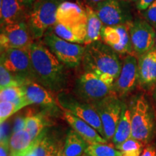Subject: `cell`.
I'll return each mask as SVG.
<instances>
[{
	"mask_svg": "<svg viewBox=\"0 0 156 156\" xmlns=\"http://www.w3.org/2000/svg\"><path fill=\"white\" fill-rule=\"evenodd\" d=\"M1 64L20 77L28 81L34 80L28 48L1 49Z\"/></svg>",
	"mask_w": 156,
	"mask_h": 156,
	"instance_id": "obj_7",
	"label": "cell"
},
{
	"mask_svg": "<svg viewBox=\"0 0 156 156\" xmlns=\"http://www.w3.org/2000/svg\"><path fill=\"white\" fill-rule=\"evenodd\" d=\"M32 35L27 23H11L2 26L0 35L1 49L28 48L34 43Z\"/></svg>",
	"mask_w": 156,
	"mask_h": 156,
	"instance_id": "obj_10",
	"label": "cell"
},
{
	"mask_svg": "<svg viewBox=\"0 0 156 156\" xmlns=\"http://www.w3.org/2000/svg\"><path fill=\"white\" fill-rule=\"evenodd\" d=\"M85 46L83 62L85 72L95 74L109 86H114L122 68L117 53L101 41Z\"/></svg>",
	"mask_w": 156,
	"mask_h": 156,
	"instance_id": "obj_2",
	"label": "cell"
},
{
	"mask_svg": "<svg viewBox=\"0 0 156 156\" xmlns=\"http://www.w3.org/2000/svg\"><path fill=\"white\" fill-rule=\"evenodd\" d=\"M130 23L116 25H103L101 41L117 54L135 55L129 34ZM136 56V55H135Z\"/></svg>",
	"mask_w": 156,
	"mask_h": 156,
	"instance_id": "obj_8",
	"label": "cell"
},
{
	"mask_svg": "<svg viewBox=\"0 0 156 156\" xmlns=\"http://www.w3.org/2000/svg\"><path fill=\"white\" fill-rule=\"evenodd\" d=\"M129 34L135 55L141 56L155 46V29L145 20L130 23Z\"/></svg>",
	"mask_w": 156,
	"mask_h": 156,
	"instance_id": "obj_11",
	"label": "cell"
},
{
	"mask_svg": "<svg viewBox=\"0 0 156 156\" xmlns=\"http://www.w3.org/2000/svg\"><path fill=\"white\" fill-rule=\"evenodd\" d=\"M86 141L74 129L68 132L64 152L67 156H80L87 148Z\"/></svg>",
	"mask_w": 156,
	"mask_h": 156,
	"instance_id": "obj_24",
	"label": "cell"
},
{
	"mask_svg": "<svg viewBox=\"0 0 156 156\" xmlns=\"http://www.w3.org/2000/svg\"><path fill=\"white\" fill-rule=\"evenodd\" d=\"M10 126L8 122H5L1 124V134H0V138H1V144L4 145L9 146V140L10 136Z\"/></svg>",
	"mask_w": 156,
	"mask_h": 156,
	"instance_id": "obj_33",
	"label": "cell"
},
{
	"mask_svg": "<svg viewBox=\"0 0 156 156\" xmlns=\"http://www.w3.org/2000/svg\"><path fill=\"white\" fill-rule=\"evenodd\" d=\"M23 87L25 97L30 104H37L45 107H51L56 105V101L51 93L39 83L30 81Z\"/></svg>",
	"mask_w": 156,
	"mask_h": 156,
	"instance_id": "obj_18",
	"label": "cell"
},
{
	"mask_svg": "<svg viewBox=\"0 0 156 156\" xmlns=\"http://www.w3.org/2000/svg\"><path fill=\"white\" fill-rule=\"evenodd\" d=\"M80 156H90L89 155H87V153H84V154H82V155H80Z\"/></svg>",
	"mask_w": 156,
	"mask_h": 156,
	"instance_id": "obj_44",
	"label": "cell"
},
{
	"mask_svg": "<svg viewBox=\"0 0 156 156\" xmlns=\"http://www.w3.org/2000/svg\"><path fill=\"white\" fill-rule=\"evenodd\" d=\"M155 46L156 47V29H155Z\"/></svg>",
	"mask_w": 156,
	"mask_h": 156,
	"instance_id": "obj_45",
	"label": "cell"
},
{
	"mask_svg": "<svg viewBox=\"0 0 156 156\" xmlns=\"http://www.w3.org/2000/svg\"><path fill=\"white\" fill-rule=\"evenodd\" d=\"M1 101H9L17 104L22 109L30 105V103L25 97V91L23 87H9L1 90L0 92Z\"/></svg>",
	"mask_w": 156,
	"mask_h": 156,
	"instance_id": "obj_25",
	"label": "cell"
},
{
	"mask_svg": "<svg viewBox=\"0 0 156 156\" xmlns=\"http://www.w3.org/2000/svg\"><path fill=\"white\" fill-rule=\"evenodd\" d=\"M138 82V61L135 55H126L121 73L114 84V93L123 97L131 92Z\"/></svg>",
	"mask_w": 156,
	"mask_h": 156,
	"instance_id": "obj_13",
	"label": "cell"
},
{
	"mask_svg": "<svg viewBox=\"0 0 156 156\" xmlns=\"http://www.w3.org/2000/svg\"><path fill=\"white\" fill-rule=\"evenodd\" d=\"M62 0H38L28 17V28L34 39L44 36L50 27L56 23V12Z\"/></svg>",
	"mask_w": 156,
	"mask_h": 156,
	"instance_id": "obj_3",
	"label": "cell"
},
{
	"mask_svg": "<svg viewBox=\"0 0 156 156\" xmlns=\"http://www.w3.org/2000/svg\"><path fill=\"white\" fill-rule=\"evenodd\" d=\"M33 148L38 156H56L60 149L53 140L44 135V134L34 140Z\"/></svg>",
	"mask_w": 156,
	"mask_h": 156,
	"instance_id": "obj_26",
	"label": "cell"
},
{
	"mask_svg": "<svg viewBox=\"0 0 156 156\" xmlns=\"http://www.w3.org/2000/svg\"><path fill=\"white\" fill-rule=\"evenodd\" d=\"M59 103L64 110L85 121L91 126H93L103 138H105L102 122L98 114L92 105L89 103H80L67 96L60 97Z\"/></svg>",
	"mask_w": 156,
	"mask_h": 156,
	"instance_id": "obj_12",
	"label": "cell"
},
{
	"mask_svg": "<svg viewBox=\"0 0 156 156\" xmlns=\"http://www.w3.org/2000/svg\"><path fill=\"white\" fill-rule=\"evenodd\" d=\"M143 15L145 20L156 29V0L143 11Z\"/></svg>",
	"mask_w": 156,
	"mask_h": 156,
	"instance_id": "obj_32",
	"label": "cell"
},
{
	"mask_svg": "<svg viewBox=\"0 0 156 156\" xmlns=\"http://www.w3.org/2000/svg\"><path fill=\"white\" fill-rule=\"evenodd\" d=\"M123 1H126V2H139L140 0H123Z\"/></svg>",
	"mask_w": 156,
	"mask_h": 156,
	"instance_id": "obj_43",
	"label": "cell"
},
{
	"mask_svg": "<svg viewBox=\"0 0 156 156\" xmlns=\"http://www.w3.org/2000/svg\"><path fill=\"white\" fill-rule=\"evenodd\" d=\"M142 146V142L131 137L116 148L122 152V156H140Z\"/></svg>",
	"mask_w": 156,
	"mask_h": 156,
	"instance_id": "obj_30",
	"label": "cell"
},
{
	"mask_svg": "<svg viewBox=\"0 0 156 156\" xmlns=\"http://www.w3.org/2000/svg\"><path fill=\"white\" fill-rule=\"evenodd\" d=\"M44 44L63 64L70 67L79 65L83 61L85 46L64 40L54 34L46 35Z\"/></svg>",
	"mask_w": 156,
	"mask_h": 156,
	"instance_id": "obj_5",
	"label": "cell"
},
{
	"mask_svg": "<svg viewBox=\"0 0 156 156\" xmlns=\"http://www.w3.org/2000/svg\"><path fill=\"white\" fill-rule=\"evenodd\" d=\"M85 153L90 156H122V152L106 143L90 144Z\"/></svg>",
	"mask_w": 156,
	"mask_h": 156,
	"instance_id": "obj_28",
	"label": "cell"
},
{
	"mask_svg": "<svg viewBox=\"0 0 156 156\" xmlns=\"http://www.w3.org/2000/svg\"><path fill=\"white\" fill-rule=\"evenodd\" d=\"M19 156H38L37 154L35 153L34 151V148H33V146L31 147L30 149H28V151H25V153H23V154H21Z\"/></svg>",
	"mask_w": 156,
	"mask_h": 156,
	"instance_id": "obj_38",
	"label": "cell"
},
{
	"mask_svg": "<svg viewBox=\"0 0 156 156\" xmlns=\"http://www.w3.org/2000/svg\"><path fill=\"white\" fill-rule=\"evenodd\" d=\"M87 12V36L84 46H87L101 40V30L103 24L90 6H85Z\"/></svg>",
	"mask_w": 156,
	"mask_h": 156,
	"instance_id": "obj_21",
	"label": "cell"
},
{
	"mask_svg": "<svg viewBox=\"0 0 156 156\" xmlns=\"http://www.w3.org/2000/svg\"><path fill=\"white\" fill-rule=\"evenodd\" d=\"M29 82L30 81L26 80L10 73L2 64L0 65V88L1 90L9 87H23Z\"/></svg>",
	"mask_w": 156,
	"mask_h": 156,
	"instance_id": "obj_29",
	"label": "cell"
},
{
	"mask_svg": "<svg viewBox=\"0 0 156 156\" xmlns=\"http://www.w3.org/2000/svg\"><path fill=\"white\" fill-rule=\"evenodd\" d=\"M18 1L24 6H29L33 3L34 0H18Z\"/></svg>",
	"mask_w": 156,
	"mask_h": 156,
	"instance_id": "obj_40",
	"label": "cell"
},
{
	"mask_svg": "<svg viewBox=\"0 0 156 156\" xmlns=\"http://www.w3.org/2000/svg\"><path fill=\"white\" fill-rule=\"evenodd\" d=\"M56 156H67L64 152V148H60Z\"/></svg>",
	"mask_w": 156,
	"mask_h": 156,
	"instance_id": "obj_41",
	"label": "cell"
},
{
	"mask_svg": "<svg viewBox=\"0 0 156 156\" xmlns=\"http://www.w3.org/2000/svg\"><path fill=\"white\" fill-rule=\"evenodd\" d=\"M138 83L145 90H151L156 85V47L139 56Z\"/></svg>",
	"mask_w": 156,
	"mask_h": 156,
	"instance_id": "obj_14",
	"label": "cell"
},
{
	"mask_svg": "<svg viewBox=\"0 0 156 156\" xmlns=\"http://www.w3.org/2000/svg\"><path fill=\"white\" fill-rule=\"evenodd\" d=\"M140 156H156L155 149L152 146H147L142 151Z\"/></svg>",
	"mask_w": 156,
	"mask_h": 156,
	"instance_id": "obj_36",
	"label": "cell"
},
{
	"mask_svg": "<svg viewBox=\"0 0 156 156\" xmlns=\"http://www.w3.org/2000/svg\"><path fill=\"white\" fill-rule=\"evenodd\" d=\"M155 0H140L137 3V8L142 11L145 10Z\"/></svg>",
	"mask_w": 156,
	"mask_h": 156,
	"instance_id": "obj_35",
	"label": "cell"
},
{
	"mask_svg": "<svg viewBox=\"0 0 156 156\" xmlns=\"http://www.w3.org/2000/svg\"><path fill=\"white\" fill-rule=\"evenodd\" d=\"M64 119L76 132L80 135L86 142L90 144L106 143L107 140L89 124L65 111L63 114Z\"/></svg>",
	"mask_w": 156,
	"mask_h": 156,
	"instance_id": "obj_17",
	"label": "cell"
},
{
	"mask_svg": "<svg viewBox=\"0 0 156 156\" xmlns=\"http://www.w3.org/2000/svg\"><path fill=\"white\" fill-rule=\"evenodd\" d=\"M102 122L105 138L106 140L114 137L116 126L119 122L124 103L115 93L98 102L92 104Z\"/></svg>",
	"mask_w": 156,
	"mask_h": 156,
	"instance_id": "obj_6",
	"label": "cell"
},
{
	"mask_svg": "<svg viewBox=\"0 0 156 156\" xmlns=\"http://www.w3.org/2000/svg\"><path fill=\"white\" fill-rule=\"evenodd\" d=\"M34 80L48 90L57 91L66 82L64 65L42 42H34L28 48Z\"/></svg>",
	"mask_w": 156,
	"mask_h": 156,
	"instance_id": "obj_1",
	"label": "cell"
},
{
	"mask_svg": "<svg viewBox=\"0 0 156 156\" xmlns=\"http://www.w3.org/2000/svg\"><path fill=\"white\" fill-rule=\"evenodd\" d=\"M94 9L103 25L111 26L126 23L119 0H106Z\"/></svg>",
	"mask_w": 156,
	"mask_h": 156,
	"instance_id": "obj_16",
	"label": "cell"
},
{
	"mask_svg": "<svg viewBox=\"0 0 156 156\" xmlns=\"http://www.w3.org/2000/svg\"><path fill=\"white\" fill-rule=\"evenodd\" d=\"M153 99H154V101H155V103H156V85H155V89H154V93H153Z\"/></svg>",
	"mask_w": 156,
	"mask_h": 156,
	"instance_id": "obj_42",
	"label": "cell"
},
{
	"mask_svg": "<svg viewBox=\"0 0 156 156\" xmlns=\"http://www.w3.org/2000/svg\"><path fill=\"white\" fill-rule=\"evenodd\" d=\"M34 140L26 130L13 132L9 140V149L11 156H19L32 147Z\"/></svg>",
	"mask_w": 156,
	"mask_h": 156,
	"instance_id": "obj_23",
	"label": "cell"
},
{
	"mask_svg": "<svg viewBox=\"0 0 156 156\" xmlns=\"http://www.w3.org/2000/svg\"><path fill=\"white\" fill-rule=\"evenodd\" d=\"M25 117L23 118L22 116H17L16 119L15 120V124H14V127H13V132H18L20 130L24 129H25Z\"/></svg>",
	"mask_w": 156,
	"mask_h": 156,
	"instance_id": "obj_34",
	"label": "cell"
},
{
	"mask_svg": "<svg viewBox=\"0 0 156 156\" xmlns=\"http://www.w3.org/2000/svg\"><path fill=\"white\" fill-rule=\"evenodd\" d=\"M132 136V120L131 111L124 104L122 114L116 132L113 137V142L116 147L122 145Z\"/></svg>",
	"mask_w": 156,
	"mask_h": 156,
	"instance_id": "obj_22",
	"label": "cell"
},
{
	"mask_svg": "<svg viewBox=\"0 0 156 156\" xmlns=\"http://www.w3.org/2000/svg\"><path fill=\"white\" fill-rule=\"evenodd\" d=\"M20 110L17 104L9 101H1L0 103V123L6 122L7 119Z\"/></svg>",
	"mask_w": 156,
	"mask_h": 156,
	"instance_id": "obj_31",
	"label": "cell"
},
{
	"mask_svg": "<svg viewBox=\"0 0 156 156\" xmlns=\"http://www.w3.org/2000/svg\"><path fill=\"white\" fill-rule=\"evenodd\" d=\"M132 138L142 143L151 139L153 130L152 112L144 95L136 98L131 111Z\"/></svg>",
	"mask_w": 156,
	"mask_h": 156,
	"instance_id": "obj_4",
	"label": "cell"
},
{
	"mask_svg": "<svg viewBox=\"0 0 156 156\" xmlns=\"http://www.w3.org/2000/svg\"><path fill=\"white\" fill-rule=\"evenodd\" d=\"M25 6L18 0H0L1 25H4L23 22Z\"/></svg>",
	"mask_w": 156,
	"mask_h": 156,
	"instance_id": "obj_19",
	"label": "cell"
},
{
	"mask_svg": "<svg viewBox=\"0 0 156 156\" xmlns=\"http://www.w3.org/2000/svg\"><path fill=\"white\" fill-rule=\"evenodd\" d=\"M87 12L85 8L71 2H62L56 12V23L73 26L87 24Z\"/></svg>",
	"mask_w": 156,
	"mask_h": 156,
	"instance_id": "obj_15",
	"label": "cell"
},
{
	"mask_svg": "<svg viewBox=\"0 0 156 156\" xmlns=\"http://www.w3.org/2000/svg\"><path fill=\"white\" fill-rule=\"evenodd\" d=\"M77 90L83 99L91 105L114 93L113 87L109 86L90 72H85L81 75L77 82Z\"/></svg>",
	"mask_w": 156,
	"mask_h": 156,
	"instance_id": "obj_9",
	"label": "cell"
},
{
	"mask_svg": "<svg viewBox=\"0 0 156 156\" xmlns=\"http://www.w3.org/2000/svg\"><path fill=\"white\" fill-rule=\"evenodd\" d=\"M9 146L4 145L1 144V147H0V156H9Z\"/></svg>",
	"mask_w": 156,
	"mask_h": 156,
	"instance_id": "obj_37",
	"label": "cell"
},
{
	"mask_svg": "<svg viewBox=\"0 0 156 156\" xmlns=\"http://www.w3.org/2000/svg\"><path fill=\"white\" fill-rule=\"evenodd\" d=\"M87 2H88V3L90 4V7H96L98 5H99L100 4H101L102 2H103L104 1H106V0H87Z\"/></svg>",
	"mask_w": 156,
	"mask_h": 156,
	"instance_id": "obj_39",
	"label": "cell"
},
{
	"mask_svg": "<svg viewBox=\"0 0 156 156\" xmlns=\"http://www.w3.org/2000/svg\"><path fill=\"white\" fill-rule=\"evenodd\" d=\"M56 36L73 44L84 45L87 36V24L68 26L56 23L53 26Z\"/></svg>",
	"mask_w": 156,
	"mask_h": 156,
	"instance_id": "obj_20",
	"label": "cell"
},
{
	"mask_svg": "<svg viewBox=\"0 0 156 156\" xmlns=\"http://www.w3.org/2000/svg\"><path fill=\"white\" fill-rule=\"evenodd\" d=\"M45 126L46 122L41 115H28L25 116V129L30 134L34 140H36L43 133Z\"/></svg>",
	"mask_w": 156,
	"mask_h": 156,
	"instance_id": "obj_27",
	"label": "cell"
}]
</instances>
